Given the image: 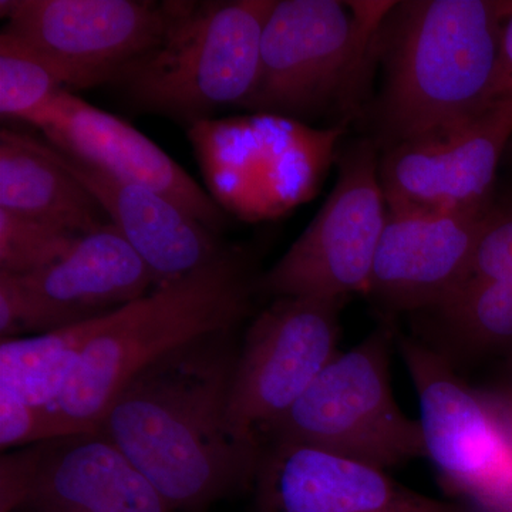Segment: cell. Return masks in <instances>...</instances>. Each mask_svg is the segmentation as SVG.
Instances as JSON below:
<instances>
[{
    "label": "cell",
    "mask_w": 512,
    "mask_h": 512,
    "mask_svg": "<svg viewBox=\"0 0 512 512\" xmlns=\"http://www.w3.org/2000/svg\"><path fill=\"white\" fill-rule=\"evenodd\" d=\"M238 329L158 357L111 400L99 427L175 511L251 491L261 446L229 421Z\"/></svg>",
    "instance_id": "1"
},
{
    "label": "cell",
    "mask_w": 512,
    "mask_h": 512,
    "mask_svg": "<svg viewBox=\"0 0 512 512\" xmlns=\"http://www.w3.org/2000/svg\"><path fill=\"white\" fill-rule=\"evenodd\" d=\"M507 0L393 2L377 30L382 84L372 117L386 148L495 106Z\"/></svg>",
    "instance_id": "2"
},
{
    "label": "cell",
    "mask_w": 512,
    "mask_h": 512,
    "mask_svg": "<svg viewBox=\"0 0 512 512\" xmlns=\"http://www.w3.org/2000/svg\"><path fill=\"white\" fill-rule=\"evenodd\" d=\"M259 276L245 252L225 248L211 264L114 312L64 390L55 437L96 431L121 387L158 357L202 336L239 329L252 311Z\"/></svg>",
    "instance_id": "3"
},
{
    "label": "cell",
    "mask_w": 512,
    "mask_h": 512,
    "mask_svg": "<svg viewBox=\"0 0 512 512\" xmlns=\"http://www.w3.org/2000/svg\"><path fill=\"white\" fill-rule=\"evenodd\" d=\"M393 2L276 0L254 90L239 109L299 123L348 114L365 96L377 30Z\"/></svg>",
    "instance_id": "4"
},
{
    "label": "cell",
    "mask_w": 512,
    "mask_h": 512,
    "mask_svg": "<svg viewBox=\"0 0 512 512\" xmlns=\"http://www.w3.org/2000/svg\"><path fill=\"white\" fill-rule=\"evenodd\" d=\"M275 3L171 0L161 42L114 84L137 109L188 127L241 106L258 79L262 33Z\"/></svg>",
    "instance_id": "5"
},
{
    "label": "cell",
    "mask_w": 512,
    "mask_h": 512,
    "mask_svg": "<svg viewBox=\"0 0 512 512\" xmlns=\"http://www.w3.org/2000/svg\"><path fill=\"white\" fill-rule=\"evenodd\" d=\"M396 330L393 318H383L359 345L333 357L262 444L289 441L384 471L426 458L420 421L403 413L390 384Z\"/></svg>",
    "instance_id": "6"
},
{
    "label": "cell",
    "mask_w": 512,
    "mask_h": 512,
    "mask_svg": "<svg viewBox=\"0 0 512 512\" xmlns=\"http://www.w3.org/2000/svg\"><path fill=\"white\" fill-rule=\"evenodd\" d=\"M396 349L419 397L426 458L451 490L488 512H512V423L501 404L423 339L397 328Z\"/></svg>",
    "instance_id": "7"
},
{
    "label": "cell",
    "mask_w": 512,
    "mask_h": 512,
    "mask_svg": "<svg viewBox=\"0 0 512 512\" xmlns=\"http://www.w3.org/2000/svg\"><path fill=\"white\" fill-rule=\"evenodd\" d=\"M187 137L205 190L245 222L271 220L308 200L329 151V134L271 114L197 121Z\"/></svg>",
    "instance_id": "8"
},
{
    "label": "cell",
    "mask_w": 512,
    "mask_h": 512,
    "mask_svg": "<svg viewBox=\"0 0 512 512\" xmlns=\"http://www.w3.org/2000/svg\"><path fill=\"white\" fill-rule=\"evenodd\" d=\"M379 157V147L370 140L345 151L328 200L282 258L259 276L258 293L343 303L366 293L387 221Z\"/></svg>",
    "instance_id": "9"
},
{
    "label": "cell",
    "mask_w": 512,
    "mask_h": 512,
    "mask_svg": "<svg viewBox=\"0 0 512 512\" xmlns=\"http://www.w3.org/2000/svg\"><path fill=\"white\" fill-rule=\"evenodd\" d=\"M345 303L309 296L275 298L249 322L239 343L229 396V421L262 447L340 350Z\"/></svg>",
    "instance_id": "10"
},
{
    "label": "cell",
    "mask_w": 512,
    "mask_h": 512,
    "mask_svg": "<svg viewBox=\"0 0 512 512\" xmlns=\"http://www.w3.org/2000/svg\"><path fill=\"white\" fill-rule=\"evenodd\" d=\"M2 35L29 47L63 74L67 89L114 83L154 49L168 25V2L2 0Z\"/></svg>",
    "instance_id": "11"
},
{
    "label": "cell",
    "mask_w": 512,
    "mask_h": 512,
    "mask_svg": "<svg viewBox=\"0 0 512 512\" xmlns=\"http://www.w3.org/2000/svg\"><path fill=\"white\" fill-rule=\"evenodd\" d=\"M0 512H174L100 431L6 451Z\"/></svg>",
    "instance_id": "12"
},
{
    "label": "cell",
    "mask_w": 512,
    "mask_h": 512,
    "mask_svg": "<svg viewBox=\"0 0 512 512\" xmlns=\"http://www.w3.org/2000/svg\"><path fill=\"white\" fill-rule=\"evenodd\" d=\"M512 137V104L380 151L387 210L480 212L494 204L495 177Z\"/></svg>",
    "instance_id": "13"
},
{
    "label": "cell",
    "mask_w": 512,
    "mask_h": 512,
    "mask_svg": "<svg viewBox=\"0 0 512 512\" xmlns=\"http://www.w3.org/2000/svg\"><path fill=\"white\" fill-rule=\"evenodd\" d=\"M251 493L252 512H466L380 468L281 440L262 444Z\"/></svg>",
    "instance_id": "14"
},
{
    "label": "cell",
    "mask_w": 512,
    "mask_h": 512,
    "mask_svg": "<svg viewBox=\"0 0 512 512\" xmlns=\"http://www.w3.org/2000/svg\"><path fill=\"white\" fill-rule=\"evenodd\" d=\"M488 211L387 210L365 293L383 318L427 311L466 281Z\"/></svg>",
    "instance_id": "15"
},
{
    "label": "cell",
    "mask_w": 512,
    "mask_h": 512,
    "mask_svg": "<svg viewBox=\"0 0 512 512\" xmlns=\"http://www.w3.org/2000/svg\"><path fill=\"white\" fill-rule=\"evenodd\" d=\"M35 128L70 156L163 195L220 237L228 215L154 141L120 117L63 90Z\"/></svg>",
    "instance_id": "16"
},
{
    "label": "cell",
    "mask_w": 512,
    "mask_h": 512,
    "mask_svg": "<svg viewBox=\"0 0 512 512\" xmlns=\"http://www.w3.org/2000/svg\"><path fill=\"white\" fill-rule=\"evenodd\" d=\"M19 279L25 335L103 318L157 288L143 259L111 224L80 237L56 264Z\"/></svg>",
    "instance_id": "17"
},
{
    "label": "cell",
    "mask_w": 512,
    "mask_h": 512,
    "mask_svg": "<svg viewBox=\"0 0 512 512\" xmlns=\"http://www.w3.org/2000/svg\"><path fill=\"white\" fill-rule=\"evenodd\" d=\"M47 153L101 205L110 224L148 266L156 285L211 264L225 251L220 238L163 195L126 183L46 141Z\"/></svg>",
    "instance_id": "18"
},
{
    "label": "cell",
    "mask_w": 512,
    "mask_h": 512,
    "mask_svg": "<svg viewBox=\"0 0 512 512\" xmlns=\"http://www.w3.org/2000/svg\"><path fill=\"white\" fill-rule=\"evenodd\" d=\"M0 208L76 232L110 224L96 198L47 153L43 138L3 128Z\"/></svg>",
    "instance_id": "19"
},
{
    "label": "cell",
    "mask_w": 512,
    "mask_h": 512,
    "mask_svg": "<svg viewBox=\"0 0 512 512\" xmlns=\"http://www.w3.org/2000/svg\"><path fill=\"white\" fill-rule=\"evenodd\" d=\"M113 316H103L40 333L2 340L0 389L9 390L45 414L50 439L55 437V416L67 384L90 340L106 328Z\"/></svg>",
    "instance_id": "20"
},
{
    "label": "cell",
    "mask_w": 512,
    "mask_h": 512,
    "mask_svg": "<svg viewBox=\"0 0 512 512\" xmlns=\"http://www.w3.org/2000/svg\"><path fill=\"white\" fill-rule=\"evenodd\" d=\"M424 342L457 365L463 357L512 353V286L470 275L443 301L420 312Z\"/></svg>",
    "instance_id": "21"
},
{
    "label": "cell",
    "mask_w": 512,
    "mask_h": 512,
    "mask_svg": "<svg viewBox=\"0 0 512 512\" xmlns=\"http://www.w3.org/2000/svg\"><path fill=\"white\" fill-rule=\"evenodd\" d=\"M63 74L29 47L0 33V114L35 127L60 92Z\"/></svg>",
    "instance_id": "22"
},
{
    "label": "cell",
    "mask_w": 512,
    "mask_h": 512,
    "mask_svg": "<svg viewBox=\"0 0 512 512\" xmlns=\"http://www.w3.org/2000/svg\"><path fill=\"white\" fill-rule=\"evenodd\" d=\"M83 235L0 208V272L26 276L56 264Z\"/></svg>",
    "instance_id": "23"
},
{
    "label": "cell",
    "mask_w": 512,
    "mask_h": 512,
    "mask_svg": "<svg viewBox=\"0 0 512 512\" xmlns=\"http://www.w3.org/2000/svg\"><path fill=\"white\" fill-rule=\"evenodd\" d=\"M471 275L512 286V202H494L485 215Z\"/></svg>",
    "instance_id": "24"
},
{
    "label": "cell",
    "mask_w": 512,
    "mask_h": 512,
    "mask_svg": "<svg viewBox=\"0 0 512 512\" xmlns=\"http://www.w3.org/2000/svg\"><path fill=\"white\" fill-rule=\"evenodd\" d=\"M495 103L512 104V13L504 26L500 72L495 87Z\"/></svg>",
    "instance_id": "25"
},
{
    "label": "cell",
    "mask_w": 512,
    "mask_h": 512,
    "mask_svg": "<svg viewBox=\"0 0 512 512\" xmlns=\"http://www.w3.org/2000/svg\"><path fill=\"white\" fill-rule=\"evenodd\" d=\"M493 396L501 404V407H503L504 412L507 413L508 419L512 423V353L510 367H508V377L505 380L503 390H501L500 394H493Z\"/></svg>",
    "instance_id": "26"
}]
</instances>
